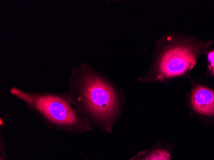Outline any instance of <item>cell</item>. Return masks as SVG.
<instances>
[{
	"label": "cell",
	"instance_id": "cell-7",
	"mask_svg": "<svg viewBox=\"0 0 214 160\" xmlns=\"http://www.w3.org/2000/svg\"><path fill=\"white\" fill-rule=\"evenodd\" d=\"M208 60L210 63V66L213 69V72L214 73V51H212L208 55Z\"/></svg>",
	"mask_w": 214,
	"mask_h": 160
},
{
	"label": "cell",
	"instance_id": "cell-6",
	"mask_svg": "<svg viewBox=\"0 0 214 160\" xmlns=\"http://www.w3.org/2000/svg\"><path fill=\"white\" fill-rule=\"evenodd\" d=\"M0 160H8L6 156V141L0 136Z\"/></svg>",
	"mask_w": 214,
	"mask_h": 160
},
{
	"label": "cell",
	"instance_id": "cell-1",
	"mask_svg": "<svg viewBox=\"0 0 214 160\" xmlns=\"http://www.w3.org/2000/svg\"><path fill=\"white\" fill-rule=\"evenodd\" d=\"M78 114L91 126L111 133L122 113V92L88 62L71 70L65 90Z\"/></svg>",
	"mask_w": 214,
	"mask_h": 160
},
{
	"label": "cell",
	"instance_id": "cell-2",
	"mask_svg": "<svg viewBox=\"0 0 214 160\" xmlns=\"http://www.w3.org/2000/svg\"><path fill=\"white\" fill-rule=\"evenodd\" d=\"M10 94L20 100L28 110L36 115L50 128L71 134H84L94 129L78 114L66 91L29 92L16 86L10 89Z\"/></svg>",
	"mask_w": 214,
	"mask_h": 160
},
{
	"label": "cell",
	"instance_id": "cell-3",
	"mask_svg": "<svg viewBox=\"0 0 214 160\" xmlns=\"http://www.w3.org/2000/svg\"><path fill=\"white\" fill-rule=\"evenodd\" d=\"M196 56L193 49L189 46L173 47L164 53L158 66L161 78L180 75L195 64Z\"/></svg>",
	"mask_w": 214,
	"mask_h": 160
},
{
	"label": "cell",
	"instance_id": "cell-4",
	"mask_svg": "<svg viewBox=\"0 0 214 160\" xmlns=\"http://www.w3.org/2000/svg\"><path fill=\"white\" fill-rule=\"evenodd\" d=\"M191 104L200 114L214 115V91L204 86H197L192 92Z\"/></svg>",
	"mask_w": 214,
	"mask_h": 160
},
{
	"label": "cell",
	"instance_id": "cell-5",
	"mask_svg": "<svg viewBox=\"0 0 214 160\" xmlns=\"http://www.w3.org/2000/svg\"><path fill=\"white\" fill-rule=\"evenodd\" d=\"M171 158L168 149L155 147L137 153L129 160H171Z\"/></svg>",
	"mask_w": 214,
	"mask_h": 160
}]
</instances>
